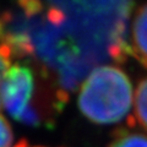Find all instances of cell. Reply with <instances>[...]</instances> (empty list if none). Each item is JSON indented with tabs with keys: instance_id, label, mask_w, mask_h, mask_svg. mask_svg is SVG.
I'll return each mask as SVG.
<instances>
[{
	"instance_id": "277c9868",
	"label": "cell",
	"mask_w": 147,
	"mask_h": 147,
	"mask_svg": "<svg viewBox=\"0 0 147 147\" xmlns=\"http://www.w3.org/2000/svg\"><path fill=\"white\" fill-rule=\"evenodd\" d=\"M136 113L142 125L147 127V79L142 81L136 92Z\"/></svg>"
},
{
	"instance_id": "6da1fadb",
	"label": "cell",
	"mask_w": 147,
	"mask_h": 147,
	"mask_svg": "<svg viewBox=\"0 0 147 147\" xmlns=\"http://www.w3.org/2000/svg\"><path fill=\"white\" fill-rule=\"evenodd\" d=\"M132 104L130 80L120 69L100 66L86 79L79 94V108L91 121L113 124L126 115Z\"/></svg>"
},
{
	"instance_id": "3957f363",
	"label": "cell",
	"mask_w": 147,
	"mask_h": 147,
	"mask_svg": "<svg viewBox=\"0 0 147 147\" xmlns=\"http://www.w3.org/2000/svg\"><path fill=\"white\" fill-rule=\"evenodd\" d=\"M134 40L137 49L147 57V5L141 9L135 18Z\"/></svg>"
},
{
	"instance_id": "7a4b0ae2",
	"label": "cell",
	"mask_w": 147,
	"mask_h": 147,
	"mask_svg": "<svg viewBox=\"0 0 147 147\" xmlns=\"http://www.w3.org/2000/svg\"><path fill=\"white\" fill-rule=\"evenodd\" d=\"M36 77L33 70L24 63L11 64L1 85V105L17 121L36 126L40 121L33 107Z\"/></svg>"
},
{
	"instance_id": "8992f818",
	"label": "cell",
	"mask_w": 147,
	"mask_h": 147,
	"mask_svg": "<svg viewBox=\"0 0 147 147\" xmlns=\"http://www.w3.org/2000/svg\"><path fill=\"white\" fill-rule=\"evenodd\" d=\"M0 147H13L12 129L1 114H0Z\"/></svg>"
},
{
	"instance_id": "52a82bcc",
	"label": "cell",
	"mask_w": 147,
	"mask_h": 147,
	"mask_svg": "<svg viewBox=\"0 0 147 147\" xmlns=\"http://www.w3.org/2000/svg\"><path fill=\"white\" fill-rule=\"evenodd\" d=\"M110 147H147V137L141 135H129L115 141Z\"/></svg>"
},
{
	"instance_id": "5b68a950",
	"label": "cell",
	"mask_w": 147,
	"mask_h": 147,
	"mask_svg": "<svg viewBox=\"0 0 147 147\" xmlns=\"http://www.w3.org/2000/svg\"><path fill=\"white\" fill-rule=\"evenodd\" d=\"M12 53L10 48L7 47L6 43H4L0 39V84L4 80L6 71L9 70V67L11 66V59H12Z\"/></svg>"
}]
</instances>
